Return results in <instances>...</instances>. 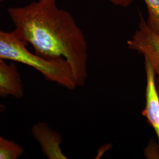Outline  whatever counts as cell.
<instances>
[{
    "mask_svg": "<svg viewBox=\"0 0 159 159\" xmlns=\"http://www.w3.org/2000/svg\"><path fill=\"white\" fill-rule=\"evenodd\" d=\"M8 13L14 33L33 47L36 55L48 60L65 59L77 85H84L88 46L82 30L69 12L58 8L56 0H39L11 7Z\"/></svg>",
    "mask_w": 159,
    "mask_h": 159,
    "instance_id": "cell-1",
    "label": "cell"
},
{
    "mask_svg": "<svg viewBox=\"0 0 159 159\" xmlns=\"http://www.w3.org/2000/svg\"><path fill=\"white\" fill-rule=\"evenodd\" d=\"M27 44L14 31L0 30V59L21 63L34 68L46 79L73 90L77 85L71 67L64 58L48 60L29 51Z\"/></svg>",
    "mask_w": 159,
    "mask_h": 159,
    "instance_id": "cell-2",
    "label": "cell"
},
{
    "mask_svg": "<svg viewBox=\"0 0 159 159\" xmlns=\"http://www.w3.org/2000/svg\"><path fill=\"white\" fill-rule=\"evenodd\" d=\"M127 44L129 49L147 58L155 73V83L159 94V35L148 27L146 20L140 15L138 29Z\"/></svg>",
    "mask_w": 159,
    "mask_h": 159,
    "instance_id": "cell-3",
    "label": "cell"
},
{
    "mask_svg": "<svg viewBox=\"0 0 159 159\" xmlns=\"http://www.w3.org/2000/svg\"><path fill=\"white\" fill-rule=\"evenodd\" d=\"M144 68L146 75V104L142 114L155 131L159 144V94L156 87L155 73L147 58H144Z\"/></svg>",
    "mask_w": 159,
    "mask_h": 159,
    "instance_id": "cell-4",
    "label": "cell"
},
{
    "mask_svg": "<svg viewBox=\"0 0 159 159\" xmlns=\"http://www.w3.org/2000/svg\"><path fill=\"white\" fill-rule=\"evenodd\" d=\"M31 133L34 139L40 145L41 151L49 159H66L61 144L62 138L60 134L52 130L46 123L40 121L31 127Z\"/></svg>",
    "mask_w": 159,
    "mask_h": 159,
    "instance_id": "cell-5",
    "label": "cell"
},
{
    "mask_svg": "<svg viewBox=\"0 0 159 159\" xmlns=\"http://www.w3.org/2000/svg\"><path fill=\"white\" fill-rule=\"evenodd\" d=\"M24 95L23 80L16 64L0 59V98L20 99Z\"/></svg>",
    "mask_w": 159,
    "mask_h": 159,
    "instance_id": "cell-6",
    "label": "cell"
},
{
    "mask_svg": "<svg viewBox=\"0 0 159 159\" xmlns=\"http://www.w3.org/2000/svg\"><path fill=\"white\" fill-rule=\"evenodd\" d=\"M24 148L17 142L6 139L0 133V159H17L24 153Z\"/></svg>",
    "mask_w": 159,
    "mask_h": 159,
    "instance_id": "cell-7",
    "label": "cell"
},
{
    "mask_svg": "<svg viewBox=\"0 0 159 159\" xmlns=\"http://www.w3.org/2000/svg\"><path fill=\"white\" fill-rule=\"evenodd\" d=\"M148 10V27L159 35V0H143Z\"/></svg>",
    "mask_w": 159,
    "mask_h": 159,
    "instance_id": "cell-8",
    "label": "cell"
},
{
    "mask_svg": "<svg viewBox=\"0 0 159 159\" xmlns=\"http://www.w3.org/2000/svg\"><path fill=\"white\" fill-rule=\"evenodd\" d=\"M146 157L149 159H159V144H156L154 140L150 142L145 151Z\"/></svg>",
    "mask_w": 159,
    "mask_h": 159,
    "instance_id": "cell-9",
    "label": "cell"
},
{
    "mask_svg": "<svg viewBox=\"0 0 159 159\" xmlns=\"http://www.w3.org/2000/svg\"><path fill=\"white\" fill-rule=\"evenodd\" d=\"M114 6L126 8L131 5L136 0H107Z\"/></svg>",
    "mask_w": 159,
    "mask_h": 159,
    "instance_id": "cell-10",
    "label": "cell"
},
{
    "mask_svg": "<svg viewBox=\"0 0 159 159\" xmlns=\"http://www.w3.org/2000/svg\"><path fill=\"white\" fill-rule=\"evenodd\" d=\"M6 110V106L3 104H0V114L4 113Z\"/></svg>",
    "mask_w": 159,
    "mask_h": 159,
    "instance_id": "cell-11",
    "label": "cell"
},
{
    "mask_svg": "<svg viewBox=\"0 0 159 159\" xmlns=\"http://www.w3.org/2000/svg\"><path fill=\"white\" fill-rule=\"evenodd\" d=\"M5 1V0H0V3L2 2H3V1Z\"/></svg>",
    "mask_w": 159,
    "mask_h": 159,
    "instance_id": "cell-12",
    "label": "cell"
}]
</instances>
